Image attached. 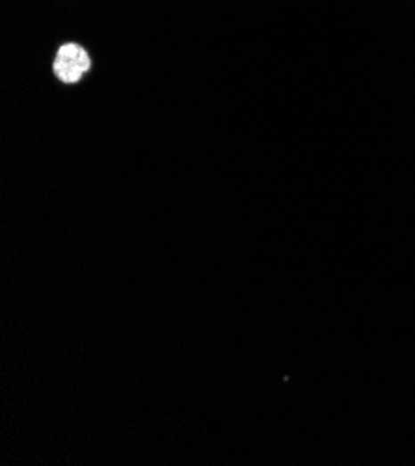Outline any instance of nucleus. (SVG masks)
<instances>
[{"label": "nucleus", "instance_id": "1", "mask_svg": "<svg viewBox=\"0 0 415 466\" xmlns=\"http://www.w3.org/2000/svg\"><path fill=\"white\" fill-rule=\"evenodd\" d=\"M90 66L92 60L85 47L77 44H64L56 52L53 69L61 82L75 84L90 71Z\"/></svg>", "mask_w": 415, "mask_h": 466}]
</instances>
